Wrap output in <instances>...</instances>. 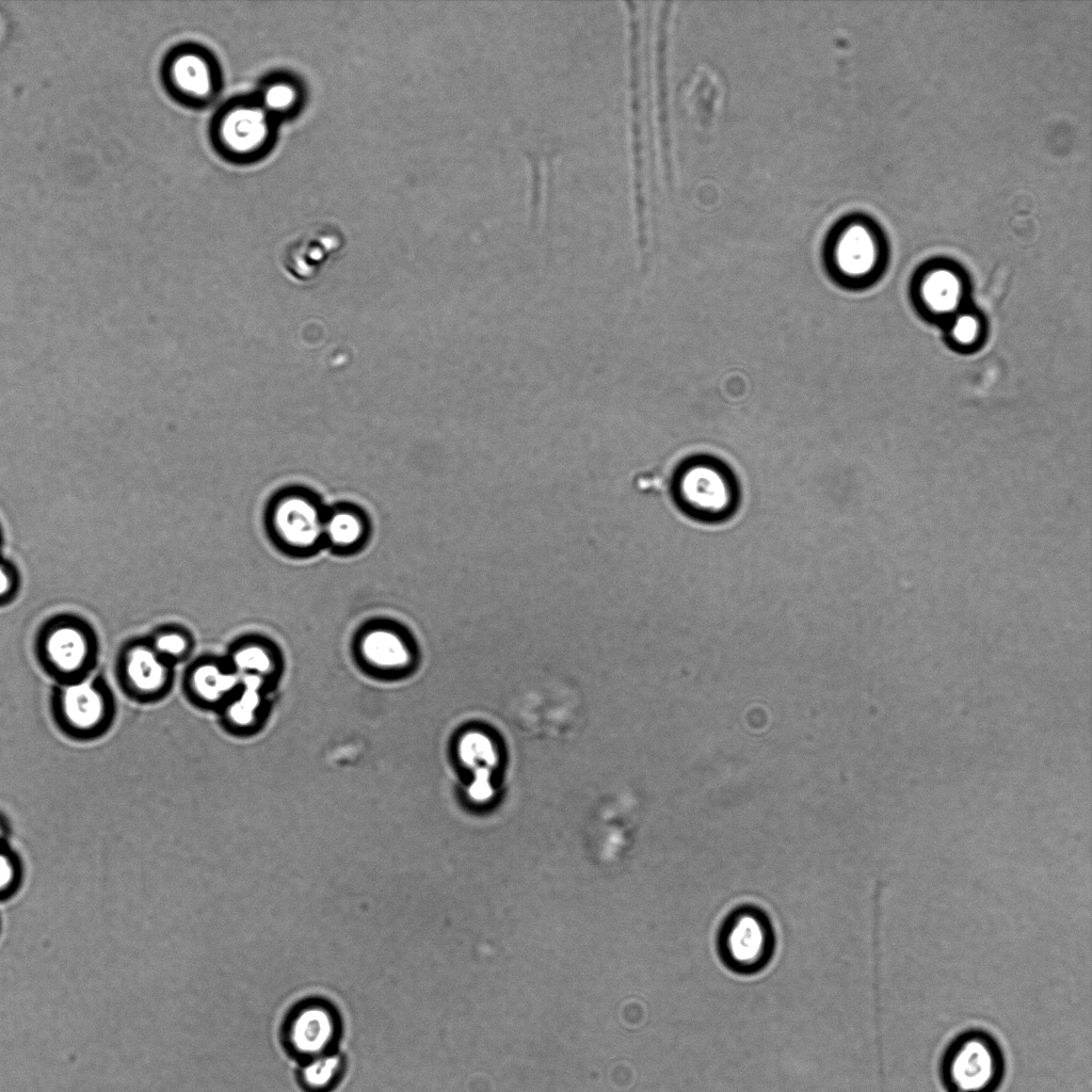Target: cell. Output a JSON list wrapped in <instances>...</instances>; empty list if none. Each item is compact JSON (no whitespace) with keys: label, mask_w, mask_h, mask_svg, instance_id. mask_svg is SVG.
<instances>
[{"label":"cell","mask_w":1092,"mask_h":1092,"mask_svg":"<svg viewBox=\"0 0 1092 1092\" xmlns=\"http://www.w3.org/2000/svg\"><path fill=\"white\" fill-rule=\"evenodd\" d=\"M945 1092H996L1006 1075V1058L985 1029L968 1028L945 1046L938 1065Z\"/></svg>","instance_id":"cell-1"},{"label":"cell","mask_w":1092,"mask_h":1092,"mask_svg":"<svg viewBox=\"0 0 1092 1092\" xmlns=\"http://www.w3.org/2000/svg\"><path fill=\"white\" fill-rule=\"evenodd\" d=\"M50 712L58 728L75 740H93L112 726L116 705L108 685L92 675L57 681L50 694Z\"/></svg>","instance_id":"cell-2"},{"label":"cell","mask_w":1092,"mask_h":1092,"mask_svg":"<svg viewBox=\"0 0 1092 1092\" xmlns=\"http://www.w3.org/2000/svg\"><path fill=\"white\" fill-rule=\"evenodd\" d=\"M672 491L685 512L703 520L727 517L738 502L732 472L711 457L700 456L682 463L674 475Z\"/></svg>","instance_id":"cell-3"},{"label":"cell","mask_w":1092,"mask_h":1092,"mask_svg":"<svg viewBox=\"0 0 1092 1092\" xmlns=\"http://www.w3.org/2000/svg\"><path fill=\"white\" fill-rule=\"evenodd\" d=\"M272 118L258 102H236L220 112L214 123V138L226 155L250 159L270 144Z\"/></svg>","instance_id":"cell-4"},{"label":"cell","mask_w":1092,"mask_h":1092,"mask_svg":"<svg viewBox=\"0 0 1092 1092\" xmlns=\"http://www.w3.org/2000/svg\"><path fill=\"white\" fill-rule=\"evenodd\" d=\"M172 665L150 645H133L121 658L118 681L131 700L139 703L158 702L172 688Z\"/></svg>","instance_id":"cell-5"},{"label":"cell","mask_w":1092,"mask_h":1092,"mask_svg":"<svg viewBox=\"0 0 1092 1092\" xmlns=\"http://www.w3.org/2000/svg\"><path fill=\"white\" fill-rule=\"evenodd\" d=\"M165 79L174 95L186 102H208L218 89V71L210 57L198 48L186 46L166 60Z\"/></svg>","instance_id":"cell-6"},{"label":"cell","mask_w":1092,"mask_h":1092,"mask_svg":"<svg viewBox=\"0 0 1092 1092\" xmlns=\"http://www.w3.org/2000/svg\"><path fill=\"white\" fill-rule=\"evenodd\" d=\"M334 1012L320 1002H308L296 1009L287 1024L290 1048L306 1060L328 1054L337 1037Z\"/></svg>","instance_id":"cell-7"},{"label":"cell","mask_w":1092,"mask_h":1092,"mask_svg":"<svg viewBox=\"0 0 1092 1092\" xmlns=\"http://www.w3.org/2000/svg\"><path fill=\"white\" fill-rule=\"evenodd\" d=\"M93 658L87 636L69 625L53 629L44 643L43 661L57 681L90 674Z\"/></svg>","instance_id":"cell-8"},{"label":"cell","mask_w":1092,"mask_h":1092,"mask_svg":"<svg viewBox=\"0 0 1092 1092\" xmlns=\"http://www.w3.org/2000/svg\"><path fill=\"white\" fill-rule=\"evenodd\" d=\"M723 945L725 956L734 966L752 969L766 961L771 934L762 917L753 912H741L727 924Z\"/></svg>","instance_id":"cell-9"},{"label":"cell","mask_w":1092,"mask_h":1092,"mask_svg":"<svg viewBox=\"0 0 1092 1092\" xmlns=\"http://www.w3.org/2000/svg\"><path fill=\"white\" fill-rule=\"evenodd\" d=\"M240 677L227 663L204 660L193 664L183 680L187 698L203 709L219 710L237 691Z\"/></svg>","instance_id":"cell-10"},{"label":"cell","mask_w":1092,"mask_h":1092,"mask_svg":"<svg viewBox=\"0 0 1092 1092\" xmlns=\"http://www.w3.org/2000/svg\"><path fill=\"white\" fill-rule=\"evenodd\" d=\"M273 525L279 537L296 548L315 546L324 530V520L316 504L299 495L278 502L273 512Z\"/></svg>","instance_id":"cell-11"},{"label":"cell","mask_w":1092,"mask_h":1092,"mask_svg":"<svg viewBox=\"0 0 1092 1092\" xmlns=\"http://www.w3.org/2000/svg\"><path fill=\"white\" fill-rule=\"evenodd\" d=\"M267 681L252 676L240 677L234 695L218 710L223 725L230 732L244 733L257 728L267 709Z\"/></svg>","instance_id":"cell-12"},{"label":"cell","mask_w":1092,"mask_h":1092,"mask_svg":"<svg viewBox=\"0 0 1092 1092\" xmlns=\"http://www.w3.org/2000/svg\"><path fill=\"white\" fill-rule=\"evenodd\" d=\"M365 662L384 673H398L413 662V652L406 641L389 629H373L360 642Z\"/></svg>","instance_id":"cell-13"},{"label":"cell","mask_w":1092,"mask_h":1092,"mask_svg":"<svg viewBox=\"0 0 1092 1092\" xmlns=\"http://www.w3.org/2000/svg\"><path fill=\"white\" fill-rule=\"evenodd\" d=\"M876 257L874 240L870 232L860 225L847 228L834 244V266L848 277L867 274L874 266Z\"/></svg>","instance_id":"cell-14"},{"label":"cell","mask_w":1092,"mask_h":1092,"mask_svg":"<svg viewBox=\"0 0 1092 1092\" xmlns=\"http://www.w3.org/2000/svg\"><path fill=\"white\" fill-rule=\"evenodd\" d=\"M460 753L463 760L477 770L471 794L477 800H485L492 793L489 775L496 762V750L486 735L473 733L462 740ZM475 770V771H476Z\"/></svg>","instance_id":"cell-15"},{"label":"cell","mask_w":1092,"mask_h":1092,"mask_svg":"<svg viewBox=\"0 0 1092 1092\" xmlns=\"http://www.w3.org/2000/svg\"><path fill=\"white\" fill-rule=\"evenodd\" d=\"M228 664L239 677L252 676L271 684L277 673V660L269 648L245 644L234 651Z\"/></svg>","instance_id":"cell-16"},{"label":"cell","mask_w":1092,"mask_h":1092,"mask_svg":"<svg viewBox=\"0 0 1092 1092\" xmlns=\"http://www.w3.org/2000/svg\"><path fill=\"white\" fill-rule=\"evenodd\" d=\"M961 286L957 276L947 270L930 274L922 285V295L931 309L948 312L959 303Z\"/></svg>","instance_id":"cell-17"},{"label":"cell","mask_w":1092,"mask_h":1092,"mask_svg":"<svg viewBox=\"0 0 1092 1092\" xmlns=\"http://www.w3.org/2000/svg\"><path fill=\"white\" fill-rule=\"evenodd\" d=\"M342 1062L339 1056L324 1054L306 1060L300 1072V1080L308 1092H326L338 1080Z\"/></svg>","instance_id":"cell-18"},{"label":"cell","mask_w":1092,"mask_h":1092,"mask_svg":"<svg viewBox=\"0 0 1092 1092\" xmlns=\"http://www.w3.org/2000/svg\"><path fill=\"white\" fill-rule=\"evenodd\" d=\"M301 101L298 85L285 77L268 81L261 89L257 101L272 117L293 112Z\"/></svg>","instance_id":"cell-19"},{"label":"cell","mask_w":1092,"mask_h":1092,"mask_svg":"<svg viewBox=\"0 0 1092 1092\" xmlns=\"http://www.w3.org/2000/svg\"><path fill=\"white\" fill-rule=\"evenodd\" d=\"M364 533L363 523L357 515L349 511H337L324 520L323 535L338 547H351L357 544Z\"/></svg>","instance_id":"cell-20"},{"label":"cell","mask_w":1092,"mask_h":1092,"mask_svg":"<svg viewBox=\"0 0 1092 1092\" xmlns=\"http://www.w3.org/2000/svg\"><path fill=\"white\" fill-rule=\"evenodd\" d=\"M20 877L19 858L5 845L0 846V899L7 897L17 888Z\"/></svg>","instance_id":"cell-21"},{"label":"cell","mask_w":1092,"mask_h":1092,"mask_svg":"<svg viewBox=\"0 0 1092 1092\" xmlns=\"http://www.w3.org/2000/svg\"><path fill=\"white\" fill-rule=\"evenodd\" d=\"M150 646L171 664L184 658L189 651L188 640L177 632L157 636Z\"/></svg>","instance_id":"cell-22"},{"label":"cell","mask_w":1092,"mask_h":1092,"mask_svg":"<svg viewBox=\"0 0 1092 1092\" xmlns=\"http://www.w3.org/2000/svg\"><path fill=\"white\" fill-rule=\"evenodd\" d=\"M977 333L978 323L976 319L969 315L959 317L952 326L953 337L961 343L971 342L976 338Z\"/></svg>","instance_id":"cell-23"},{"label":"cell","mask_w":1092,"mask_h":1092,"mask_svg":"<svg viewBox=\"0 0 1092 1092\" xmlns=\"http://www.w3.org/2000/svg\"><path fill=\"white\" fill-rule=\"evenodd\" d=\"M12 588V578L7 569L0 564V597L5 596Z\"/></svg>","instance_id":"cell-24"},{"label":"cell","mask_w":1092,"mask_h":1092,"mask_svg":"<svg viewBox=\"0 0 1092 1092\" xmlns=\"http://www.w3.org/2000/svg\"><path fill=\"white\" fill-rule=\"evenodd\" d=\"M5 838H6V829H5V826H4V825H3V824H2L1 822H0V846H3V845H5Z\"/></svg>","instance_id":"cell-25"}]
</instances>
